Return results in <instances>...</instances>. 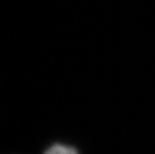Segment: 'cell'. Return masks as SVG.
I'll list each match as a JSON object with an SVG mask.
<instances>
[{
    "label": "cell",
    "mask_w": 155,
    "mask_h": 154,
    "mask_svg": "<svg viewBox=\"0 0 155 154\" xmlns=\"http://www.w3.org/2000/svg\"><path fill=\"white\" fill-rule=\"evenodd\" d=\"M43 154H79V152L73 146L63 143H54L49 146Z\"/></svg>",
    "instance_id": "6da1fadb"
}]
</instances>
